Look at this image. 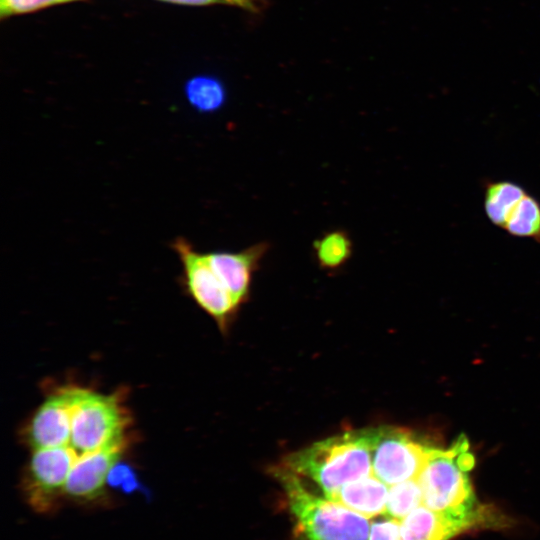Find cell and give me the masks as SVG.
<instances>
[{"label": "cell", "mask_w": 540, "mask_h": 540, "mask_svg": "<svg viewBox=\"0 0 540 540\" xmlns=\"http://www.w3.org/2000/svg\"><path fill=\"white\" fill-rule=\"evenodd\" d=\"M474 457L464 438L448 449L432 448L417 480L423 504L433 511L467 521L480 520L468 472Z\"/></svg>", "instance_id": "obj_2"}, {"label": "cell", "mask_w": 540, "mask_h": 540, "mask_svg": "<svg viewBox=\"0 0 540 540\" xmlns=\"http://www.w3.org/2000/svg\"><path fill=\"white\" fill-rule=\"evenodd\" d=\"M79 0H0V17L18 16Z\"/></svg>", "instance_id": "obj_18"}, {"label": "cell", "mask_w": 540, "mask_h": 540, "mask_svg": "<svg viewBox=\"0 0 540 540\" xmlns=\"http://www.w3.org/2000/svg\"><path fill=\"white\" fill-rule=\"evenodd\" d=\"M314 256L322 269L336 270L346 264L353 254V242L343 229L328 231L313 243Z\"/></svg>", "instance_id": "obj_14"}, {"label": "cell", "mask_w": 540, "mask_h": 540, "mask_svg": "<svg viewBox=\"0 0 540 540\" xmlns=\"http://www.w3.org/2000/svg\"><path fill=\"white\" fill-rule=\"evenodd\" d=\"M184 91L188 102L200 112L218 110L226 98L223 84L211 76L201 75L189 79Z\"/></svg>", "instance_id": "obj_16"}, {"label": "cell", "mask_w": 540, "mask_h": 540, "mask_svg": "<svg viewBox=\"0 0 540 540\" xmlns=\"http://www.w3.org/2000/svg\"><path fill=\"white\" fill-rule=\"evenodd\" d=\"M78 457L69 445L33 450L24 480V491L28 503L35 511L50 512L56 507Z\"/></svg>", "instance_id": "obj_7"}, {"label": "cell", "mask_w": 540, "mask_h": 540, "mask_svg": "<svg viewBox=\"0 0 540 540\" xmlns=\"http://www.w3.org/2000/svg\"><path fill=\"white\" fill-rule=\"evenodd\" d=\"M284 466L313 480L331 499L345 484L373 473L367 430L318 441L289 455Z\"/></svg>", "instance_id": "obj_1"}, {"label": "cell", "mask_w": 540, "mask_h": 540, "mask_svg": "<svg viewBox=\"0 0 540 540\" xmlns=\"http://www.w3.org/2000/svg\"><path fill=\"white\" fill-rule=\"evenodd\" d=\"M269 249L270 244L261 241L239 251L205 252L209 265L237 305L247 297L253 273Z\"/></svg>", "instance_id": "obj_10"}, {"label": "cell", "mask_w": 540, "mask_h": 540, "mask_svg": "<svg viewBox=\"0 0 540 540\" xmlns=\"http://www.w3.org/2000/svg\"><path fill=\"white\" fill-rule=\"evenodd\" d=\"M168 3L203 6L212 4H223L244 9L249 12L258 13L264 8L265 0H159Z\"/></svg>", "instance_id": "obj_19"}, {"label": "cell", "mask_w": 540, "mask_h": 540, "mask_svg": "<svg viewBox=\"0 0 540 540\" xmlns=\"http://www.w3.org/2000/svg\"><path fill=\"white\" fill-rule=\"evenodd\" d=\"M503 229L512 236L540 242V202L526 193L508 217Z\"/></svg>", "instance_id": "obj_15"}, {"label": "cell", "mask_w": 540, "mask_h": 540, "mask_svg": "<svg viewBox=\"0 0 540 540\" xmlns=\"http://www.w3.org/2000/svg\"><path fill=\"white\" fill-rule=\"evenodd\" d=\"M87 390L81 387L63 388L42 403L27 432L33 450L68 446L74 412Z\"/></svg>", "instance_id": "obj_8"}, {"label": "cell", "mask_w": 540, "mask_h": 540, "mask_svg": "<svg viewBox=\"0 0 540 540\" xmlns=\"http://www.w3.org/2000/svg\"><path fill=\"white\" fill-rule=\"evenodd\" d=\"M525 189L518 183L500 180L486 184L484 210L488 219L503 228L508 217L526 195Z\"/></svg>", "instance_id": "obj_13"}, {"label": "cell", "mask_w": 540, "mask_h": 540, "mask_svg": "<svg viewBox=\"0 0 540 540\" xmlns=\"http://www.w3.org/2000/svg\"><path fill=\"white\" fill-rule=\"evenodd\" d=\"M125 447L126 440L80 455L70 471L64 495L81 501L95 500L103 495L105 482Z\"/></svg>", "instance_id": "obj_9"}, {"label": "cell", "mask_w": 540, "mask_h": 540, "mask_svg": "<svg viewBox=\"0 0 540 540\" xmlns=\"http://www.w3.org/2000/svg\"><path fill=\"white\" fill-rule=\"evenodd\" d=\"M127 425L119 398L87 390L74 412L68 445L79 456L95 452L127 440Z\"/></svg>", "instance_id": "obj_4"}, {"label": "cell", "mask_w": 540, "mask_h": 540, "mask_svg": "<svg viewBox=\"0 0 540 540\" xmlns=\"http://www.w3.org/2000/svg\"><path fill=\"white\" fill-rule=\"evenodd\" d=\"M171 248L182 267V282L192 299L220 325L238 306L201 252L187 238L176 237Z\"/></svg>", "instance_id": "obj_6"}, {"label": "cell", "mask_w": 540, "mask_h": 540, "mask_svg": "<svg viewBox=\"0 0 540 540\" xmlns=\"http://www.w3.org/2000/svg\"><path fill=\"white\" fill-rule=\"evenodd\" d=\"M372 472L387 486L417 479L432 447L402 428L384 426L367 430Z\"/></svg>", "instance_id": "obj_5"}, {"label": "cell", "mask_w": 540, "mask_h": 540, "mask_svg": "<svg viewBox=\"0 0 540 540\" xmlns=\"http://www.w3.org/2000/svg\"><path fill=\"white\" fill-rule=\"evenodd\" d=\"M273 473L285 491L289 509L304 540H368V518L311 493L298 474L284 465Z\"/></svg>", "instance_id": "obj_3"}, {"label": "cell", "mask_w": 540, "mask_h": 540, "mask_svg": "<svg viewBox=\"0 0 540 540\" xmlns=\"http://www.w3.org/2000/svg\"><path fill=\"white\" fill-rule=\"evenodd\" d=\"M369 540H403L400 521L386 516L373 522Z\"/></svg>", "instance_id": "obj_20"}, {"label": "cell", "mask_w": 540, "mask_h": 540, "mask_svg": "<svg viewBox=\"0 0 540 540\" xmlns=\"http://www.w3.org/2000/svg\"><path fill=\"white\" fill-rule=\"evenodd\" d=\"M403 540H449L471 523L420 505L400 521Z\"/></svg>", "instance_id": "obj_11"}, {"label": "cell", "mask_w": 540, "mask_h": 540, "mask_svg": "<svg viewBox=\"0 0 540 540\" xmlns=\"http://www.w3.org/2000/svg\"><path fill=\"white\" fill-rule=\"evenodd\" d=\"M423 503V494L417 479L391 486L388 492L385 514L401 521Z\"/></svg>", "instance_id": "obj_17"}, {"label": "cell", "mask_w": 540, "mask_h": 540, "mask_svg": "<svg viewBox=\"0 0 540 540\" xmlns=\"http://www.w3.org/2000/svg\"><path fill=\"white\" fill-rule=\"evenodd\" d=\"M388 492L387 485L372 473L345 484L330 500L369 519L385 513Z\"/></svg>", "instance_id": "obj_12"}]
</instances>
